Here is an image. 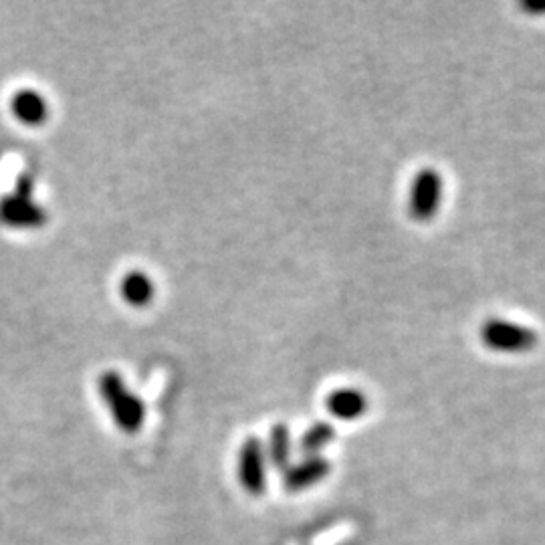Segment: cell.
<instances>
[{
	"label": "cell",
	"mask_w": 545,
	"mask_h": 545,
	"mask_svg": "<svg viewBox=\"0 0 545 545\" xmlns=\"http://www.w3.org/2000/svg\"><path fill=\"white\" fill-rule=\"evenodd\" d=\"M443 202V176L434 168H422L412 182L408 212L418 223H428Z\"/></svg>",
	"instance_id": "cell-3"
},
{
	"label": "cell",
	"mask_w": 545,
	"mask_h": 545,
	"mask_svg": "<svg viewBox=\"0 0 545 545\" xmlns=\"http://www.w3.org/2000/svg\"><path fill=\"white\" fill-rule=\"evenodd\" d=\"M99 396L114 416V422L124 432H138L146 420V406L142 398L130 392L122 374L116 370H107L97 380Z\"/></svg>",
	"instance_id": "cell-1"
},
{
	"label": "cell",
	"mask_w": 545,
	"mask_h": 545,
	"mask_svg": "<svg viewBox=\"0 0 545 545\" xmlns=\"http://www.w3.org/2000/svg\"><path fill=\"white\" fill-rule=\"evenodd\" d=\"M122 297L134 305V307H144L154 299V281L148 277L144 271H130L120 283Z\"/></svg>",
	"instance_id": "cell-9"
},
{
	"label": "cell",
	"mask_w": 545,
	"mask_h": 545,
	"mask_svg": "<svg viewBox=\"0 0 545 545\" xmlns=\"http://www.w3.org/2000/svg\"><path fill=\"white\" fill-rule=\"evenodd\" d=\"M325 406L332 412V416L340 420H356L368 410V398L360 390L340 388L327 396Z\"/></svg>",
	"instance_id": "cell-8"
},
{
	"label": "cell",
	"mask_w": 545,
	"mask_h": 545,
	"mask_svg": "<svg viewBox=\"0 0 545 545\" xmlns=\"http://www.w3.org/2000/svg\"><path fill=\"white\" fill-rule=\"evenodd\" d=\"M0 221L13 229H41L47 223V210L33 196L13 190L0 198Z\"/></svg>",
	"instance_id": "cell-4"
},
{
	"label": "cell",
	"mask_w": 545,
	"mask_h": 545,
	"mask_svg": "<svg viewBox=\"0 0 545 545\" xmlns=\"http://www.w3.org/2000/svg\"><path fill=\"white\" fill-rule=\"evenodd\" d=\"M521 9L529 15H545V0H523Z\"/></svg>",
	"instance_id": "cell-12"
},
{
	"label": "cell",
	"mask_w": 545,
	"mask_h": 545,
	"mask_svg": "<svg viewBox=\"0 0 545 545\" xmlns=\"http://www.w3.org/2000/svg\"><path fill=\"white\" fill-rule=\"evenodd\" d=\"M334 436L336 428L330 422H315L301 436V451L309 457H319V451L330 445L334 441Z\"/></svg>",
	"instance_id": "cell-11"
},
{
	"label": "cell",
	"mask_w": 545,
	"mask_h": 545,
	"mask_svg": "<svg viewBox=\"0 0 545 545\" xmlns=\"http://www.w3.org/2000/svg\"><path fill=\"white\" fill-rule=\"evenodd\" d=\"M481 342L493 352L525 354L537 346L539 338L525 325L505 319H489L481 327Z\"/></svg>",
	"instance_id": "cell-2"
},
{
	"label": "cell",
	"mask_w": 545,
	"mask_h": 545,
	"mask_svg": "<svg viewBox=\"0 0 545 545\" xmlns=\"http://www.w3.org/2000/svg\"><path fill=\"white\" fill-rule=\"evenodd\" d=\"M11 109L15 118L27 126H41L49 118V103L35 89L17 91L11 99Z\"/></svg>",
	"instance_id": "cell-7"
},
{
	"label": "cell",
	"mask_w": 545,
	"mask_h": 545,
	"mask_svg": "<svg viewBox=\"0 0 545 545\" xmlns=\"http://www.w3.org/2000/svg\"><path fill=\"white\" fill-rule=\"evenodd\" d=\"M330 471H332L330 461H325L321 457H307L303 463L289 467L283 473V483L287 491L299 493L313 487L321 479H325L327 475H330Z\"/></svg>",
	"instance_id": "cell-6"
},
{
	"label": "cell",
	"mask_w": 545,
	"mask_h": 545,
	"mask_svg": "<svg viewBox=\"0 0 545 545\" xmlns=\"http://www.w3.org/2000/svg\"><path fill=\"white\" fill-rule=\"evenodd\" d=\"M271 461V465L277 471H287L289 469V457H291V434L289 428L285 424H277L273 426L271 434H269V445H267V453H265Z\"/></svg>",
	"instance_id": "cell-10"
},
{
	"label": "cell",
	"mask_w": 545,
	"mask_h": 545,
	"mask_svg": "<svg viewBox=\"0 0 545 545\" xmlns=\"http://www.w3.org/2000/svg\"><path fill=\"white\" fill-rule=\"evenodd\" d=\"M239 479L245 491L261 495L267 489V455L259 439H247L239 453Z\"/></svg>",
	"instance_id": "cell-5"
}]
</instances>
